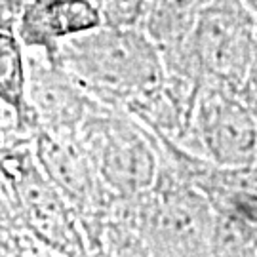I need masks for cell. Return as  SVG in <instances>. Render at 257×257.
Returning a JSON list of instances; mask_svg holds the SVG:
<instances>
[{
  "label": "cell",
  "mask_w": 257,
  "mask_h": 257,
  "mask_svg": "<svg viewBox=\"0 0 257 257\" xmlns=\"http://www.w3.org/2000/svg\"><path fill=\"white\" fill-rule=\"evenodd\" d=\"M240 2H242V4H244V6H246V8L257 18V0H240Z\"/></svg>",
  "instance_id": "cell-10"
},
{
  "label": "cell",
  "mask_w": 257,
  "mask_h": 257,
  "mask_svg": "<svg viewBox=\"0 0 257 257\" xmlns=\"http://www.w3.org/2000/svg\"><path fill=\"white\" fill-rule=\"evenodd\" d=\"M29 103L55 136H78L97 105L57 61L35 63L29 71Z\"/></svg>",
  "instance_id": "cell-5"
},
{
  "label": "cell",
  "mask_w": 257,
  "mask_h": 257,
  "mask_svg": "<svg viewBox=\"0 0 257 257\" xmlns=\"http://www.w3.org/2000/svg\"><path fill=\"white\" fill-rule=\"evenodd\" d=\"M246 101H249L253 107L257 109V69L255 73H253V76H251V80H249L248 88H246V92H244V95H242Z\"/></svg>",
  "instance_id": "cell-9"
},
{
  "label": "cell",
  "mask_w": 257,
  "mask_h": 257,
  "mask_svg": "<svg viewBox=\"0 0 257 257\" xmlns=\"http://www.w3.org/2000/svg\"><path fill=\"white\" fill-rule=\"evenodd\" d=\"M78 139L103 189L114 196L128 198L155 187L160 149L141 120L97 105L78 130Z\"/></svg>",
  "instance_id": "cell-3"
},
{
  "label": "cell",
  "mask_w": 257,
  "mask_h": 257,
  "mask_svg": "<svg viewBox=\"0 0 257 257\" xmlns=\"http://www.w3.org/2000/svg\"><path fill=\"white\" fill-rule=\"evenodd\" d=\"M103 21L101 10L92 0H27L21 10L19 38L57 61V50L65 38L97 27Z\"/></svg>",
  "instance_id": "cell-6"
},
{
  "label": "cell",
  "mask_w": 257,
  "mask_h": 257,
  "mask_svg": "<svg viewBox=\"0 0 257 257\" xmlns=\"http://www.w3.org/2000/svg\"><path fill=\"white\" fill-rule=\"evenodd\" d=\"M0 101L14 109L19 124H27L33 109L21 38L4 29H0Z\"/></svg>",
  "instance_id": "cell-8"
},
{
  "label": "cell",
  "mask_w": 257,
  "mask_h": 257,
  "mask_svg": "<svg viewBox=\"0 0 257 257\" xmlns=\"http://www.w3.org/2000/svg\"><path fill=\"white\" fill-rule=\"evenodd\" d=\"M211 0H149L147 33L164 54L166 65L181 54L196 19Z\"/></svg>",
  "instance_id": "cell-7"
},
{
  "label": "cell",
  "mask_w": 257,
  "mask_h": 257,
  "mask_svg": "<svg viewBox=\"0 0 257 257\" xmlns=\"http://www.w3.org/2000/svg\"><path fill=\"white\" fill-rule=\"evenodd\" d=\"M257 69V18L240 0H211L168 71L244 95Z\"/></svg>",
  "instance_id": "cell-2"
},
{
  "label": "cell",
  "mask_w": 257,
  "mask_h": 257,
  "mask_svg": "<svg viewBox=\"0 0 257 257\" xmlns=\"http://www.w3.org/2000/svg\"><path fill=\"white\" fill-rule=\"evenodd\" d=\"M57 63L90 97L107 107H126L155 92L168 78L160 46L132 23H105L65 38Z\"/></svg>",
  "instance_id": "cell-1"
},
{
  "label": "cell",
  "mask_w": 257,
  "mask_h": 257,
  "mask_svg": "<svg viewBox=\"0 0 257 257\" xmlns=\"http://www.w3.org/2000/svg\"><path fill=\"white\" fill-rule=\"evenodd\" d=\"M194 145L198 155L223 168L257 166V109L238 93L202 88Z\"/></svg>",
  "instance_id": "cell-4"
}]
</instances>
